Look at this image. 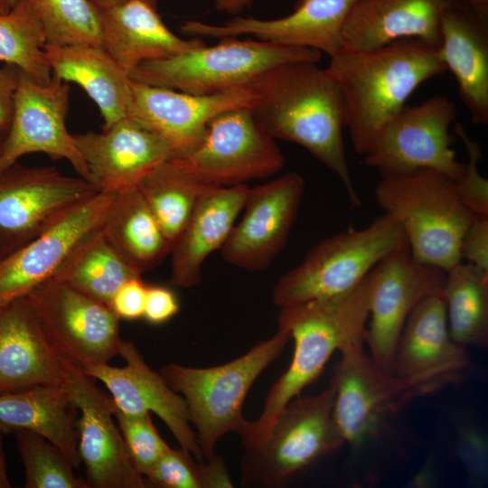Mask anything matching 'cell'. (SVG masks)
I'll return each instance as SVG.
<instances>
[{"instance_id":"obj_12","label":"cell","mask_w":488,"mask_h":488,"mask_svg":"<svg viewBox=\"0 0 488 488\" xmlns=\"http://www.w3.org/2000/svg\"><path fill=\"white\" fill-rule=\"evenodd\" d=\"M24 296L48 341L80 368L118 355L120 319L109 306L55 278Z\"/></svg>"},{"instance_id":"obj_44","label":"cell","mask_w":488,"mask_h":488,"mask_svg":"<svg viewBox=\"0 0 488 488\" xmlns=\"http://www.w3.org/2000/svg\"><path fill=\"white\" fill-rule=\"evenodd\" d=\"M17 82L18 70L15 67L0 68V129L9 128Z\"/></svg>"},{"instance_id":"obj_52","label":"cell","mask_w":488,"mask_h":488,"mask_svg":"<svg viewBox=\"0 0 488 488\" xmlns=\"http://www.w3.org/2000/svg\"><path fill=\"white\" fill-rule=\"evenodd\" d=\"M1 259H2V258H1V257H0V261H1Z\"/></svg>"},{"instance_id":"obj_7","label":"cell","mask_w":488,"mask_h":488,"mask_svg":"<svg viewBox=\"0 0 488 488\" xmlns=\"http://www.w3.org/2000/svg\"><path fill=\"white\" fill-rule=\"evenodd\" d=\"M405 239L400 225L385 213L362 229L329 236L278 278L273 303L284 308L346 293Z\"/></svg>"},{"instance_id":"obj_27","label":"cell","mask_w":488,"mask_h":488,"mask_svg":"<svg viewBox=\"0 0 488 488\" xmlns=\"http://www.w3.org/2000/svg\"><path fill=\"white\" fill-rule=\"evenodd\" d=\"M439 52L475 124L488 123L487 20L457 0L442 14Z\"/></svg>"},{"instance_id":"obj_15","label":"cell","mask_w":488,"mask_h":488,"mask_svg":"<svg viewBox=\"0 0 488 488\" xmlns=\"http://www.w3.org/2000/svg\"><path fill=\"white\" fill-rule=\"evenodd\" d=\"M63 366V386L80 414L78 452L85 466L88 488H146L115 422L110 395L64 356Z\"/></svg>"},{"instance_id":"obj_29","label":"cell","mask_w":488,"mask_h":488,"mask_svg":"<svg viewBox=\"0 0 488 488\" xmlns=\"http://www.w3.org/2000/svg\"><path fill=\"white\" fill-rule=\"evenodd\" d=\"M43 51L52 75L80 85L96 103L103 128L127 117L131 79L101 45L46 42Z\"/></svg>"},{"instance_id":"obj_33","label":"cell","mask_w":488,"mask_h":488,"mask_svg":"<svg viewBox=\"0 0 488 488\" xmlns=\"http://www.w3.org/2000/svg\"><path fill=\"white\" fill-rule=\"evenodd\" d=\"M443 297L451 338L464 347H486L488 272L460 261L446 271Z\"/></svg>"},{"instance_id":"obj_3","label":"cell","mask_w":488,"mask_h":488,"mask_svg":"<svg viewBox=\"0 0 488 488\" xmlns=\"http://www.w3.org/2000/svg\"><path fill=\"white\" fill-rule=\"evenodd\" d=\"M369 296L367 276L342 295L280 308L278 326L286 328L294 341L293 357L269 389L259 417L246 420L239 434L245 451L262 446L280 411L317 379L334 352L365 339Z\"/></svg>"},{"instance_id":"obj_36","label":"cell","mask_w":488,"mask_h":488,"mask_svg":"<svg viewBox=\"0 0 488 488\" xmlns=\"http://www.w3.org/2000/svg\"><path fill=\"white\" fill-rule=\"evenodd\" d=\"M41 23L47 42L101 45L99 25L89 0H26Z\"/></svg>"},{"instance_id":"obj_19","label":"cell","mask_w":488,"mask_h":488,"mask_svg":"<svg viewBox=\"0 0 488 488\" xmlns=\"http://www.w3.org/2000/svg\"><path fill=\"white\" fill-rule=\"evenodd\" d=\"M127 117L162 137L172 158L183 156L203 139L210 123L232 109L249 108V88L198 95L131 80Z\"/></svg>"},{"instance_id":"obj_2","label":"cell","mask_w":488,"mask_h":488,"mask_svg":"<svg viewBox=\"0 0 488 488\" xmlns=\"http://www.w3.org/2000/svg\"><path fill=\"white\" fill-rule=\"evenodd\" d=\"M345 103V127L353 150L371 152L387 125L425 81L446 71L439 48L403 39L380 48L343 49L327 67Z\"/></svg>"},{"instance_id":"obj_13","label":"cell","mask_w":488,"mask_h":488,"mask_svg":"<svg viewBox=\"0 0 488 488\" xmlns=\"http://www.w3.org/2000/svg\"><path fill=\"white\" fill-rule=\"evenodd\" d=\"M455 117V105L445 96L405 106L383 127L364 164L381 176L432 169L457 180L465 163L452 147Z\"/></svg>"},{"instance_id":"obj_6","label":"cell","mask_w":488,"mask_h":488,"mask_svg":"<svg viewBox=\"0 0 488 488\" xmlns=\"http://www.w3.org/2000/svg\"><path fill=\"white\" fill-rule=\"evenodd\" d=\"M169 58L145 61L131 80L186 93L216 94L248 88L272 69L292 62L321 60V52L261 40L225 37Z\"/></svg>"},{"instance_id":"obj_26","label":"cell","mask_w":488,"mask_h":488,"mask_svg":"<svg viewBox=\"0 0 488 488\" xmlns=\"http://www.w3.org/2000/svg\"><path fill=\"white\" fill-rule=\"evenodd\" d=\"M249 190L246 184H239L212 185L204 191L172 246V286L191 288L200 284L203 262L227 240Z\"/></svg>"},{"instance_id":"obj_49","label":"cell","mask_w":488,"mask_h":488,"mask_svg":"<svg viewBox=\"0 0 488 488\" xmlns=\"http://www.w3.org/2000/svg\"><path fill=\"white\" fill-rule=\"evenodd\" d=\"M13 5L9 0H0V14L7 13Z\"/></svg>"},{"instance_id":"obj_9","label":"cell","mask_w":488,"mask_h":488,"mask_svg":"<svg viewBox=\"0 0 488 488\" xmlns=\"http://www.w3.org/2000/svg\"><path fill=\"white\" fill-rule=\"evenodd\" d=\"M370 296L365 344L376 365L393 374L395 350L412 311L443 295L446 271L418 260L405 239L368 274Z\"/></svg>"},{"instance_id":"obj_35","label":"cell","mask_w":488,"mask_h":488,"mask_svg":"<svg viewBox=\"0 0 488 488\" xmlns=\"http://www.w3.org/2000/svg\"><path fill=\"white\" fill-rule=\"evenodd\" d=\"M45 32L26 0H16L0 14V61L12 65L40 84L52 76L43 46Z\"/></svg>"},{"instance_id":"obj_31","label":"cell","mask_w":488,"mask_h":488,"mask_svg":"<svg viewBox=\"0 0 488 488\" xmlns=\"http://www.w3.org/2000/svg\"><path fill=\"white\" fill-rule=\"evenodd\" d=\"M102 233L136 272L157 266L171 251V244L136 187L116 193Z\"/></svg>"},{"instance_id":"obj_38","label":"cell","mask_w":488,"mask_h":488,"mask_svg":"<svg viewBox=\"0 0 488 488\" xmlns=\"http://www.w3.org/2000/svg\"><path fill=\"white\" fill-rule=\"evenodd\" d=\"M114 417L136 468L145 476L170 446L159 435L149 413L127 414L114 407Z\"/></svg>"},{"instance_id":"obj_48","label":"cell","mask_w":488,"mask_h":488,"mask_svg":"<svg viewBox=\"0 0 488 488\" xmlns=\"http://www.w3.org/2000/svg\"><path fill=\"white\" fill-rule=\"evenodd\" d=\"M480 17L488 18V0H464Z\"/></svg>"},{"instance_id":"obj_42","label":"cell","mask_w":488,"mask_h":488,"mask_svg":"<svg viewBox=\"0 0 488 488\" xmlns=\"http://www.w3.org/2000/svg\"><path fill=\"white\" fill-rule=\"evenodd\" d=\"M147 286L141 277H136L124 283L113 296L110 309L124 320L143 318Z\"/></svg>"},{"instance_id":"obj_18","label":"cell","mask_w":488,"mask_h":488,"mask_svg":"<svg viewBox=\"0 0 488 488\" xmlns=\"http://www.w3.org/2000/svg\"><path fill=\"white\" fill-rule=\"evenodd\" d=\"M305 187L290 172L249 188L243 216L220 249L223 259L249 272L267 268L287 243Z\"/></svg>"},{"instance_id":"obj_23","label":"cell","mask_w":488,"mask_h":488,"mask_svg":"<svg viewBox=\"0 0 488 488\" xmlns=\"http://www.w3.org/2000/svg\"><path fill=\"white\" fill-rule=\"evenodd\" d=\"M72 136L89 182L99 192H118L136 187L150 170L173 156L162 137L127 117L99 133Z\"/></svg>"},{"instance_id":"obj_5","label":"cell","mask_w":488,"mask_h":488,"mask_svg":"<svg viewBox=\"0 0 488 488\" xmlns=\"http://www.w3.org/2000/svg\"><path fill=\"white\" fill-rule=\"evenodd\" d=\"M289 340V332L278 326L272 337L227 363L208 368L169 363L161 368L162 377L186 402L203 458L214 455L221 436L240 434L247 420L242 407L249 389Z\"/></svg>"},{"instance_id":"obj_20","label":"cell","mask_w":488,"mask_h":488,"mask_svg":"<svg viewBox=\"0 0 488 488\" xmlns=\"http://www.w3.org/2000/svg\"><path fill=\"white\" fill-rule=\"evenodd\" d=\"M361 0H299L283 17L258 19L235 15L221 24L185 21L181 30L195 37L221 39L252 35L275 44L307 48L330 58L344 49V25Z\"/></svg>"},{"instance_id":"obj_47","label":"cell","mask_w":488,"mask_h":488,"mask_svg":"<svg viewBox=\"0 0 488 488\" xmlns=\"http://www.w3.org/2000/svg\"><path fill=\"white\" fill-rule=\"evenodd\" d=\"M6 434L4 427L0 425V488L12 487L6 469L5 455L3 444V436Z\"/></svg>"},{"instance_id":"obj_39","label":"cell","mask_w":488,"mask_h":488,"mask_svg":"<svg viewBox=\"0 0 488 488\" xmlns=\"http://www.w3.org/2000/svg\"><path fill=\"white\" fill-rule=\"evenodd\" d=\"M180 447L169 449L144 476L147 487L208 488L206 464Z\"/></svg>"},{"instance_id":"obj_41","label":"cell","mask_w":488,"mask_h":488,"mask_svg":"<svg viewBox=\"0 0 488 488\" xmlns=\"http://www.w3.org/2000/svg\"><path fill=\"white\" fill-rule=\"evenodd\" d=\"M459 254L461 261L488 272V216L473 217L462 235Z\"/></svg>"},{"instance_id":"obj_25","label":"cell","mask_w":488,"mask_h":488,"mask_svg":"<svg viewBox=\"0 0 488 488\" xmlns=\"http://www.w3.org/2000/svg\"><path fill=\"white\" fill-rule=\"evenodd\" d=\"M63 381V355L48 341L26 297L0 305V394Z\"/></svg>"},{"instance_id":"obj_14","label":"cell","mask_w":488,"mask_h":488,"mask_svg":"<svg viewBox=\"0 0 488 488\" xmlns=\"http://www.w3.org/2000/svg\"><path fill=\"white\" fill-rule=\"evenodd\" d=\"M173 159L200 181L214 186L269 178L286 163L276 139L259 127L249 108L215 117L193 150Z\"/></svg>"},{"instance_id":"obj_40","label":"cell","mask_w":488,"mask_h":488,"mask_svg":"<svg viewBox=\"0 0 488 488\" xmlns=\"http://www.w3.org/2000/svg\"><path fill=\"white\" fill-rule=\"evenodd\" d=\"M455 133L464 144L467 155L461 175L454 181L456 193L473 214L488 216V180L479 170L483 157L480 145L469 136L459 123L455 125Z\"/></svg>"},{"instance_id":"obj_32","label":"cell","mask_w":488,"mask_h":488,"mask_svg":"<svg viewBox=\"0 0 488 488\" xmlns=\"http://www.w3.org/2000/svg\"><path fill=\"white\" fill-rule=\"evenodd\" d=\"M210 186L169 158L145 174L136 188L173 246L199 198Z\"/></svg>"},{"instance_id":"obj_11","label":"cell","mask_w":488,"mask_h":488,"mask_svg":"<svg viewBox=\"0 0 488 488\" xmlns=\"http://www.w3.org/2000/svg\"><path fill=\"white\" fill-rule=\"evenodd\" d=\"M365 339L345 344L334 365L330 385L334 391L333 414L344 441L360 446L375 436L391 414L427 387L380 370L367 355Z\"/></svg>"},{"instance_id":"obj_45","label":"cell","mask_w":488,"mask_h":488,"mask_svg":"<svg viewBox=\"0 0 488 488\" xmlns=\"http://www.w3.org/2000/svg\"><path fill=\"white\" fill-rule=\"evenodd\" d=\"M208 488H231L233 483L227 471L223 459L215 454L207 460Z\"/></svg>"},{"instance_id":"obj_24","label":"cell","mask_w":488,"mask_h":488,"mask_svg":"<svg viewBox=\"0 0 488 488\" xmlns=\"http://www.w3.org/2000/svg\"><path fill=\"white\" fill-rule=\"evenodd\" d=\"M468 365L467 352L450 336L443 295L422 301L409 314L399 338L393 374L433 392L455 381Z\"/></svg>"},{"instance_id":"obj_16","label":"cell","mask_w":488,"mask_h":488,"mask_svg":"<svg viewBox=\"0 0 488 488\" xmlns=\"http://www.w3.org/2000/svg\"><path fill=\"white\" fill-rule=\"evenodd\" d=\"M70 92L69 82L54 75L48 83L40 84L18 70L13 116L0 152V172L25 155L43 153L52 159H66L79 176L89 182L84 159L66 127Z\"/></svg>"},{"instance_id":"obj_28","label":"cell","mask_w":488,"mask_h":488,"mask_svg":"<svg viewBox=\"0 0 488 488\" xmlns=\"http://www.w3.org/2000/svg\"><path fill=\"white\" fill-rule=\"evenodd\" d=\"M455 1L361 0L344 25V49L371 50L403 39L439 47L442 14Z\"/></svg>"},{"instance_id":"obj_10","label":"cell","mask_w":488,"mask_h":488,"mask_svg":"<svg viewBox=\"0 0 488 488\" xmlns=\"http://www.w3.org/2000/svg\"><path fill=\"white\" fill-rule=\"evenodd\" d=\"M99 192L80 176L54 166L17 163L0 172V257L17 250Z\"/></svg>"},{"instance_id":"obj_17","label":"cell","mask_w":488,"mask_h":488,"mask_svg":"<svg viewBox=\"0 0 488 488\" xmlns=\"http://www.w3.org/2000/svg\"><path fill=\"white\" fill-rule=\"evenodd\" d=\"M117 192H99L0 261V305L55 277L72 254L99 232Z\"/></svg>"},{"instance_id":"obj_43","label":"cell","mask_w":488,"mask_h":488,"mask_svg":"<svg viewBox=\"0 0 488 488\" xmlns=\"http://www.w3.org/2000/svg\"><path fill=\"white\" fill-rule=\"evenodd\" d=\"M180 310L175 294L160 286H147L144 316L152 324H162L173 318Z\"/></svg>"},{"instance_id":"obj_8","label":"cell","mask_w":488,"mask_h":488,"mask_svg":"<svg viewBox=\"0 0 488 488\" xmlns=\"http://www.w3.org/2000/svg\"><path fill=\"white\" fill-rule=\"evenodd\" d=\"M334 391L301 395L290 400L276 418L265 442L245 451L242 480L279 487L314 463L339 449L344 438L333 414Z\"/></svg>"},{"instance_id":"obj_4","label":"cell","mask_w":488,"mask_h":488,"mask_svg":"<svg viewBox=\"0 0 488 488\" xmlns=\"http://www.w3.org/2000/svg\"><path fill=\"white\" fill-rule=\"evenodd\" d=\"M374 197L400 225L418 260L445 271L461 261L460 240L474 214L449 176L432 169L382 175Z\"/></svg>"},{"instance_id":"obj_22","label":"cell","mask_w":488,"mask_h":488,"mask_svg":"<svg viewBox=\"0 0 488 488\" xmlns=\"http://www.w3.org/2000/svg\"><path fill=\"white\" fill-rule=\"evenodd\" d=\"M100 32L101 46L128 74L143 62L189 52L204 42L183 39L164 23L157 0H89Z\"/></svg>"},{"instance_id":"obj_51","label":"cell","mask_w":488,"mask_h":488,"mask_svg":"<svg viewBox=\"0 0 488 488\" xmlns=\"http://www.w3.org/2000/svg\"><path fill=\"white\" fill-rule=\"evenodd\" d=\"M9 1L12 3V5H14V3L16 2V0H9Z\"/></svg>"},{"instance_id":"obj_50","label":"cell","mask_w":488,"mask_h":488,"mask_svg":"<svg viewBox=\"0 0 488 488\" xmlns=\"http://www.w3.org/2000/svg\"><path fill=\"white\" fill-rule=\"evenodd\" d=\"M6 134H7V130L0 129V152H1Z\"/></svg>"},{"instance_id":"obj_37","label":"cell","mask_w":488,"mask_h":488,"mask_svg":"<svg viewBox=\"0 0 488 488\" xmlns=\"http://www.w3.org/2000/svg\"><path fill=\"white\" fill-rule=\"evenodd\" d=\"M13 434L24 469L25 488H88L74 474L66 455L46 437L25 429Z\"/></svg>"},{"instance_id":"obj_34","label":"cell","mask_w":488,"mask_h":488,"mask_svg":"<svg viewBox=\"0 0 488 488\" xmlns=\"http://www.w3.org/2000/svg\"><path fill=\"white\" fill-rule=\"evenodd\" d=\"M136 277L141 274L121 258L101 230L72 254L54 278L109 306L117 289Z\"/></svg>"},{"instance_id":"obj_1","label":"cell","mask_w":488,"mask_h":488,"mask_svg":"<svg viewBox=\"0 0 488 488\" xmlns=\"http://www.w3.org/2000/svg\"><path fill=\"white\" fill-rule=\"evenodd\" d=\"M249 110L274 139L308 151L342 182L353 208L361 204L346 156L343 129L345 103L327 68L299 61L277 66L248 87Z\"/></svg>"},{"instance_id":"obj_21","label":"cell","mask_w":488,"mask_h":488,"mask_svg":"<svg viewBox=\"0 0 488 488\" xmlns=\"http://www.w3.org/2000/svg\"><path fill=\"white\" fill-rule=\"evenodd\" d=\"M118 355L126 361L122 367L96 363L80 369L106 386L117 409L134 415L156 414L180 447L202 462L203 456L192 428L184 399L169 386L161 374L150 369L132 342L123 340Z\"/></svg>"},{"instance_id":"obj_46","label":"cell","mask_w":488,"mask_h":488,"mask_svg":"<svg viewBox=\"0 0 488 488\" xmlns=\"http://www.w3.org/2000/svg\"><path fill=\"white\" fill-rule=\"evenodd\" d=\"M255 1L256 0H214V6L219 12L238 15Z\"/></svg>"},{"instance_id":"obj_30","label":"cell","mask_w":488,"mask_h":488,"mask_svg":"<svg viewBox=\"0 0 488 488\" xmlns=\"http://www.w3.org/2000/svg\"><path fill=\"white\" fill-rule=\"evenodd\" d=\"M78 410L63 385H38L0 394V425L5 433L25 429L56 445L74 468L78 452Z\"/></svg>"}]
</instances>
